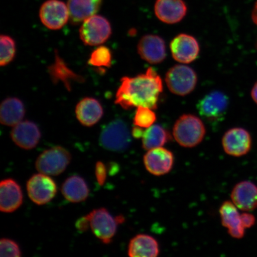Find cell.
<instances>
[{"instance_id":"cell-1","label":"cell","mask_w":257,"mask_h":257,"mask_svg":"<svg viewBox=\"0 0 257 257\" xmlns=\"http://www.w3.org/2000/svg\"><path fill=\"white\" fill-rule=\"evenodd\" d=\"M162 80L152 67L134 78L123 77L115 96V103L125 110L146 107L155 110L163 92Z\"/></svg>"},{"instance_id":"cell-2","label":"cell","mask_w":257,"mask_h":257,"mask_svg":"<svg viewBox=\"0 0 257 257\" xmlns=\"http://www.w3.org/2000/svg\"><path fill=\"white\" fill-rule=\"evenodd\" d=\"M173 135L180 146L193 148L197 146L203 140L205 128L200 118L192 114H184L176 121L173 127Z\"/></svg>"},{"instance_id":"cell-3","label":"cell","mask_w":257,"mask_h":257,"mask_svg":"<svg viewBox=\"0 0 257 257\" xmlns=\"http://www.w3.org/2000/svg\"><path fill=\"white\" fill-rule=\"evenodd\" d=\"M131 134L123 120H114L102 128L99 136V144L103 149L110 152H124L131 146Z\"/></svg>"},{"instance_id":"cell-4","label":"cell","mask_w":257,"mask_h":257,"mask_svg":"<svg viewBox=\"0 0 257 257\" xmlns=\"http://www.w3.org/2000/svg\"><path fill=\"white\" fill-rule=\"evenodd\" d=\"M72 156L64 147L56 146L42 153L35 162L37 171L48 176L62 174L71 162Z\"/></svg>"},{"instance_id":"cell-5","label":"cell","mask_w":257,"mask_h":257,"mask_svg":"<svg viewBox=\"0 0 257 257\" xmlns=\"http://www.w3.org/2000/svg\"><path fill=\"white\" fill-rule=\"evenodd\" d=\"M111 32V25L107 19L96 15L83 21L79 30L80 39L89 46L104 43L110 37Z\"/></svg>"},{"instance_id":"cell-6","label":"cell","mask_w":257,"mask_h":257,"mask_svg":"<svg viewBox=\"0 0 257 257\" xmlns=\"http://www.w3.org/2000/svg\"><path fill=\"white\" fill-rule=\"evenodd\" d=\"M166 82L173 94L184 96L190 94L197 83V76L191 67L176 65L170 69L166 75Z\"/></svg>"},{"instance_id":"cell-7","label":"cell","mask_w":257,"mask_h":257,"mask_svg":"<svg viewBox=\"0 0 257 257\" xmlns=\"http://www.w3.org/2000/svg\"><path fill=\"white\" fill-rule=\"evenodd\" d=\"M93 233L104 244H109L117 232V221L107 209L100 208L87 215Z\"/></svg>"},{"instance_id":"cell-8","label":"cell","mask_w":257,"mask_h":257,"mask_svg":"<svg viewBox=\"0 0 257 257\" xmlns=\"http://www.w3.org/2000/svg\"><path fill=\"white\" fill-rule=\"evenodd\" d=\"M29 197L35 204L43 205L55 197L57 188L55 182L48 175L38 173L32 176L27 184Z\"/></svg>"},{"instance_id":"cell-9","label":"cell","mask_w":257,"mask_h":257,"mask_svg":"<svg viewBox=\"0 0 257 257\" xmlns=\"http://www.w3.org/2000/svg\"><path fill=\"white\" fill-rule=\"evenodd\" d=\"M40 18L43 24L51 30H59L70 19L68 7L60 0H48L40 10Z\"/></svg>"},{"instance_id":"cell-10","label":"cell","mask_w":257,"mask_h":257,"mask_svg":"<svg viewBox=\"0 0 257 257\" xmlns=\"http://www.w3.org/2000/svg\"><path fill=\"white\" fill-rule=\"evenodd\" d=\"M222 146L225 153L228 155L242 157L248 154L251 149V136L245 128H232L224 135Z\"/></svg>"},{"instance_id":"cell-11","label":"cell","mask_w":257,"mask_h":257,"mask_svg":"<svg viewBox=\"0 0 257 257\" xmlns=\"http://www.w3.org/2000/svg\"><path fill=\"white\" fill-rule=\"evenodd\" d=\"M229 99L224 93L213 91L209 93L199 101L197 108L202 117L210 121L218 120L226 113Z\"/></svg>"},{"instance_id":"cell-12","label":"cell","mask_w":257,"mask_h":257,"mask_svg":"<svg viewBox=\"0 0 257 257\" xmlns=\"http://www.w3.org/2000/svg\"><path fill=\"white\" fill-rule=\"evenodd\" d=\"M144 164L151 174L160 176L168 174L174 164L173 154L165 148H156L148 151L144 156Z\"/></svg>"},{"instance_id":"cell-13","label":"cell","mask_w":257,"mask_h":257,"mask_svg":"<svg viewBox=\"0 0 257 257\" xmlns=\"http://www.w3.org/2000/svg\"><path fill=\"white\" fill-rule=\"evenodd\" d=\"M170 48L174 59L184 64L194 62L200 52L197 40L187 34H180L176 37L170 43Z\"/></svg>"},{"instance_id":"cell-14","label":"cell","mask_w":257,"mask_h":257,"mask_svg":"<svg viewBox=\"0 0 257 257\" xmlns=\"http://www.w3.org/2000/svg\"><path fill=\"white\" fill-rule=\"evenodd\" d=\"M11 138L21 149L30 150L39 144L41 138L40 128L31 121H22L13 128Z\"/></svg>"},{"instance_id":"cell-15","label":"cell","mask_w":257,"mask_h":257,"mask_svg":"<svg viewBox=\"0 0 257 257\" xmlns=\"http://www.w3.org/2000/svg\"><path fill=\"white\" fill-rule=\"evenodd\" d=\"M138 51L141 58L150 64L162 63L166 57L165 42L157 35H145L138 43Z\"/></svg>"},{"instance_id":"cell-16","label":"cell","mask_w":257,"mask_h":257,"mask_svg":"<svg viewBox=\"0 0 257 257\" xmlns=\"http://www.w3.org/2000/svg\"><path fill=\"white\" fill-rule=\"evenodd\" d=\"M24 201L21 186L15 180H3L0 184V210L3 213H11L21 207Z\"/></svg>"},{"instance_id":"cell-17","label":"cell","mask_w":257,"mask_h":257,"mask_svg":"<svg viewBox=\"0 0 257 257\" xmlns=\"http://www.w3.org/2000/svg\"><path fill=\"white\" fill-rule=\"evenodd\" d=\"M187 6L184 0H156L154 12L160 21L167 24L181 22L187 14Z\"/></svg>"},{"instance_id":"cell-18","label":"cell","mask_w":257,"mask_h":257,"mask_svg":"<svg viewBox=\"0 0 257 257\" xmlns=\"http://www.w3.org/2000/svg\"><path fill=\"white\" fill-rule=\"evenodd\" d=\"M231 199L240 210H255L257 208V186L250 181L240 182L233 188Z\"/></svg>"},{"instance_id":"cell-19","label":"cell","mask_w":257,"mask_h":257,"mask_svg":"<svg viewBox=\"0 0 257 257\" xmlns=\"http://www.w3.org/2000/svg\"><path fill=\"white\" fill-rule=\"evenodd\" d=\"M77 119L83 126L91 127L100 120L104 111L97 99L86 97L80 100L76 107Z\"/></svg>"},{"instance_id":"cell-20","label":"cell","mask_w":257,"mask_h":257,"mask_svg":"<svg viewBox=\"0 0 257 257\" xmlns=\"http://www.w3.org/2000/svg\"><path fill=\"white\" fill-rule=\"evenodd\" d=\"M221 223L228 229L233 238L241 239L245 234V228L241 221L240 214L232 202L225 201L219 210Z\"/></svg>"},{"instance_id":"cell-21","label":"cell","mask_w":257,"mask_h":257,"mask_svg":"<svg viewBox=\"0 0 257 257\" xmlns=\"http://www.w3.org/2000/svg\"><path fill=\"white\" fill-rule=\"evenodd\" d=\"M103 0H68L70 20L73 24L82 23L95 15L100 9Z\"/></svg>"},{"instance_id":"cell-22","label":"cell","mask_w":257,"mask_h":257,"mask_svg":"<svg viewBox=\"0 0 257 257\" xmlns=\"http://www.w3.org/2000/svg\"><path fill=\"white\" fill-rule=\"evenodd\" d=\"M159 253L158 242L148 234H137L128 244V255L131 257H156Z\"/></svg>"},{"instance_id":"cell-23","label":"cell","mask_w":257,"mask_h":257,"mask_svg":"<svg viewBox=\"0 0 257 257\" xmlns=\"http://www.w3.org/2000/svg\"><path fill=\"white\" fill-rule=\"evenodd\" d=\"M61 191L66 200L73 203L84 201L89 195L85 179L78 175L69 177L64 182Z\"/></svg>"},{"instance_id":"cell-24","label":"cell","mask_w":257,"mask_h":257,"mask_svg":"<svg viewBox=\"0 0 257 257\" xmlns=\"http://www.w3.org/2000/svg\"><path fill=\"white\" fill-rule=\"evenodd\" d=\"M25 114V106L21 99L11 97L2 102L0 108V120L3 125L15 126L23 120Z\"/></svg>"},{"instance_id":"cell-25","label":"cell","mask_w":257,"mask_h":257,"mask_svg":"<svg viewBox=\"0 0 257 257\" xmlns=\"http://www.w3.org/2000/svg\"><path fill=\"white\" fill-rule=\"evenodd\" d=\"M170 136L165 128L159 124H153L145 131L143 140L144 150L156 149L162 147L170 140Z\"/></svg>"},{"instance_id":"cell-26","label":"cell","mask_w":257,"mask_h":257,"mask_svg":"<svg viewBox=\"0 0 257 257\" xmlns=\"http://www.w3.org/2000/svg\"><path fill=\"white\" fill-rule=\"evenodd\" d=\"M1 44V59L0 65L5 66L11 63L16 54L15 41L11 37L2 35L0 37Z\"/></svg>"},{"instance_id":"cell-27","label":"cell","mask_w":257,"mask_h":257,"mask_svg":"<svg viewBox=\"0 0 257 257\" xmlns=\"http://www.w3.org/2000/svg\"><path fill=\"white\" fill-rule=\"evenodd\" d=\"M111 53L108 48L101 46L93 51L89 58L90 65L98 67H109L111 64Z\"/></svg>"},{"instance_id":"cell-28","label":"cell","mask_w":257,"mask_h":257,"mask_svg":"<svg viewBox=\"0 0 257 257\" xmlns=\"http://www.w3.org/2000/svg\"><path fill=\"white\" fill-rule=\"evenodd\" d=\"M156 115L153 109L146 107H138L135 115V126L149 128L155 123Z\"/></svg>"},{"instance_id":"cell-29","label":"cell","mask_w":257,"mask_h":257,"mask_svg":"<svg viewBox=\"0 0 257 257\" xmlns=\"http://www.w3.org/2000/svg\"><path fill=\"white\" fill-rule=\"evenodd\" d=\"M22 255L20 246L15 241L2 238L0 242V256L2 257H19Z\"/></svg>"},{"instance_id":"cell-30","label":"cell","mask_w":257,"mask_h":257,"mask_svg":"<svg viewBox=\"0 0 257 257\" xmlns=\"http://www.w3.org/2000/svg\"><path fill=\"white\" fill-rule=\"evenodd\" d=\"M95 171L98 184L100 186L103 185L106 181V178H107V170H106L104 164L102 162L96 163Z\"/></svg>"},{"instance_id":"cell-31","label":"cell","mask_w":257,"mask_h":257,"mask_svg":"<svg viewBox=\"0 0 257 257\" xmlns=\"http://www.w3.org/2000/svg\"><path fill=\"white\" fill-rule=\"evenodd\" d=\"M241 221L245 229H249L252 227L255 223V217L253 215L248 213L240 214Z\"/></svg>"},{"instance_id":"cell-32","label":"cell","mask_w":257,"mask_h":257,"mask_svg":"<svg viewBox=\"0 0 257 257\" xmlns=\"http://www.w3.org/2000/svg\"><path fill=\"white\" fill-rule=\"evenodd\" d=\"M89 227L90 223L87 216H85L76 221V227L80 232H83L87 231Z\"/></svg>"},{"instance_id":"cell-33","label":"cell","mask_w":257,"mask_h":257,"mask_svg":"<svg viewBox=\"0 0 257 257\" xmlns=\"http://www.w3.org/2000/svg\"><path fill=\"white\" fill-rule=\"evenodd\" d=\"M143 128L137 126H135L133 131H132V135H133V137L136 138V139L143 138L145 132Z\"/></svg>"},{"instance_id":"cell-34","label":"cell","mask_w":257,"mask_h":257,"mask_svg":"<svg viewBox=\"0 0 257 257\" xmlns=\"http://www.w3.org/2000/svg\"><path fill=\"white\" fill-rule=\"evenodd\" d=\"M251 16L253 23L257 25V0H256L254 6H253Z\"/></svg>"},{"instance_id":"cell-35","label":"cell","mask_w":257,"mask_h":257,"mask_svg":"<svg viewBox=\"0 0 257 257\" xmlns=\"http://www.w3.org/2000/svg\"><path fill=\"white\" fill-rule=\"evenodd\" d=\"M251 96L253 101L257 104V82L253 85L252 89Z\"/></svg>"}]
</instances>
